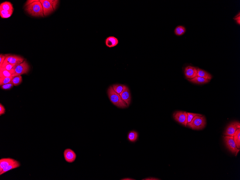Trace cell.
<instances>
[{
  "label": "cell",
  "mask_w": 240,
  "mask_h": 180,
  "mask_svg": "<svg viewBox=\"0 0 240 180\" xmlns=\"http://www.w3.org/2000/svg\"><path fill=\"white\" fill-rule=\"evenodd\" d=\"M22 81V78L21 76H15L13 77L11 83L13 84L14 86L19 85Z\"/></svg>",
  "instance_id": "cb8c5ba5"
},
{
  "label": "cell",
  "mask_w": 240,
  "mask_h": 180,
  "mask_svg": "<svg viewBox=\"0 0 240 180\" xmlns=\"http://www.w3.org/2000/svg\"><path fill=\"white\" fill-rule=\"evenodd\" d=\"M239 128H240V123L239 122H233L227 126L224 134L225 136L233 137L235 131Z\"/></svg>",
  "instance_id": "ba28073f"
},
{
  "label": "cell",
  "mask_w": 240,
  "mask_h": 180,
  "mask_svg": "<svg viewBox=\"0 0 240 180\" xmlns=\"http://www.w3.org/2000/svg\"><path fill=\"white\" fill-rule=\"evenodd\" d=\"M188 80L191 83L198 84H204V83H208L209 82H210V81L198 76H197L196 77L194 78V79H190V80L188 79Z\"/></svg>",
  "instance_id": "e0dca14e"
},
{
  "label": "cell",
  "mask_w": 240,
  "mask_h": 180,
  "mask_svg": "<svg viewBox=\"0 0 240 180\" xmlns=\"http://www.w3.org/2000/svg\"><path fill=\"white\" fill-rule=\"evenodd\" d=\"M14 11H8L0 9V15L3 18H9L12 15Z\"/></svg>",
  "instance_id": "d4e9b609"
},
{
  "label": "cell",
  "mask_w": 240,
  "mask_h": 180,
  "mask_svg": "<svg viewBox=\"0 0 240 180\" xmlns=\"http://www.w3.org/2000/svg\"><path fill=\"white\" fill-rule=\"evenodd\" d=\"M186 77L190 80L197 76V69L194 66H189L186 67L184 70Z\"/></svg>",
  "instance_id": "9c48e42d"
},
{
  "label": "cell",
  "mask_w": 240,
  "mask_h": 180,
  "mask_svg": "<svg viewBox=\"0 0 240 180\" xmlns=\"http://www.w3.org/2000/svg\"><path fill=\"white\" fill-rule=\"evenodd\" d=\"M188 115L187 124L190 123L191 120H193V118L196 116H202V115L199 114H196V113H187Z\"/></svg>",
  "instance_id": "83f0119b"
},
{
  "label": "cell",
  "mask_w": 240,
  "mask_h": 180,
  "mask_svg": "<svg viewBox=\"0 0 240 180\" xmlns=\"http://www.w3.org/2000/svg\"><path fill=\"white\" fill-rule=\"evenodd\" d=\"M142 180H160L159 179H157L155 178H153V177H149V178H147L145 179H142Z\"/></svg>",
  "instance_id": "836d02e7"
},
{
  "label": "cell",
  "mask_w": 240,
  "mask_h": 180,
  "mask_svg": "<svg viewBox=\"0 0 240 180\" xmlns=\"http://www.w3.org/2000/svg\"><path fill=\"white\" fill-rule=\"evenodd\" d=\"M233 139L237 148H240V128L238 129L234 133Z\"/></svg>",
  "instance_id": "d6986e66"
},
{
  "label": "cell",
  "mask_w": 240,
  "mask_h": 180,
  "mask_svg": "<svg viewBox=\"0 0 240 180\" xmlns=\"http://www.w3.org/2000/svg\"><path fill=\"white\" fill-rule=\"evenodd\" d=\"M23 58L15 55H10L7 56L5 61L11 64L17 65L22 63L24 61Z\"/></svg>",
  "instance_id": "7c38bea8"
},
{
  "label": "cell",
  "mask_w": 240,
  "mask_h": 180,
  "mask_svg": "<svg viewBox=\"0 0 240 180\" xmlns=\"http://www.w3.org/2000/svg\"><path fill=\"white\" fill-rule=\"evenodd\" d=\"M13 77L0 78V85L7 84L11 83Z\"/></svg>",
  "instance_id": "4316f807"
},
{
  "label": "cell",
  "mask_w": 240,
  "mask_h": 180,
  "mask_svg": "<svg viewBox=\"0 0 240 180\" xmlns=\"http://www.w3.org/2000/svg\"><path fill=\"white\" fill-rule=\"evenodd\" d=\"M206 124L205 116L197 115L195 116L191 121L187 124V126L193 130H201L205 127Z\"/></svg>",
  "instance_id": "3957f363"
},
{
  "label": "cell",
  "mask_w": 240,
  "mask_h": 180,
  "mask_svg": "<svg viewBox=\"0 0 240 180\" xmlns=\"http://www.w3.org/2000/svg\"><path fill=\"white\" fill-rule=\"evenodd\" d=\"M5 107L2 104H0V116L5 114Z\"/></svg>",
  "instance_id": "4dcf8cb0"
},
{
  "label": "cell",
  "mask_w": 240,
  "mask_h": 180,
  "mask_svg": "<svg viewBox=\"0 0 240 180\" xmlns=\"http://www.w3.org/2000/svg\"><path fill=\"white\" fill-rule=\"evenodd\" d=\"M119 42L118 40L114 36H109L105 40V44L109 48L117 46Z\"/></svg>",
  "instance_id": "4fadbf2b"
},
{
  "label": "cell",
  "mask_w": 240,
  "mask_h": 180,
  "mask_svg": "<svg viewBox=\"0 0 240 180\" xmlns=\"http://www.w3.org/2000/svg\"><path fill=\"white\" fill-rule=\"evenodd\" d=\"M138 133L136 131H132L128 133V139L131 142H135L138 138Z\"/></svg>",
  "instance_id": "ffe728a7"
},
{
  "label": "cell",
  "mask_w": 240,
  "mask_h": 180,
  "mask_svg": "<svg viewBox=\"0 0 240 180\" xmlns=\"http://www.w3.org/2000/svg\"><path fill=\"white\" fill-rule=\"evenodd\" d=\"M13 86V84L11 82V83H7V84L3 85L1 86V88L3 90H9V89L12 88Z\"/></svg>",
  "instance_id": "f1b7e54d"
},
{
  "label": "cell",
  "mask_w": 240,
  "mask_h": 180,
  "mask_svg": "<svg viewBox=\"0 0 240 180\" xmlns=\"http://www.w3.org/2000/svg\"><path fill=\"white\" fill-rule=\"evenodd\" d=\"M15 161V160L10 158H3L0 160V172Z\"/></svg>",
  "instance_id": "5bb4252c"
},
{
  "label": "cell",
  "mask_w": 240,
  "mask_h": 180,
  "mask_svg": "<svg viewBox=\"0 0 240 180\" xmlns=\"http://www.w3.org/2000/svg\"><path fill=\"white\" fill-rule=\"evenodd\" d=\"M0 9L8 11H14V8L10 2H5L1 4Z\"/></svg>",
  "instance_id": "ac0fdd59"
},
{
  "label": "cell",
  "mask_w": 240,
  "mask_h": 180,
  "mask_svg": "<svg viewBox=\"0 0 240 180\" xmlns=\"http://www.w3.org/2000/svg\"><path fill=\"white\" fill-rule=\"evenodd\" d=\"M120 95L128 107L130 104L131 97L130 92L127 86L124 85L123 90Z\"/></svg>",
  "instance_id": "8fae6325"
},
{
  "label": "cell",
  "mask_w": 240,
  "mask_h": 180,
  "mask_svg": "<svg viewBox=\"0 0 240 180\" xmlns=\"http://www.w3.org/2000/svg\"><path fill=\"white\" fill-rule=\"evenodd\" d=\"M21 164L19 161H14L12 163L10 164H9L8 167L4 168L2 170L1 172H0V175H1L2 174L5 173L7 172V171H10L11 170L14 169L16 168L19 167L20 166Z\"/></svg>",
  "instance_id": "9a60e30c"
},
{
  "label": "cell",
  "mask_w": 240,
  "mask_h": 180,
  "mask_svg": "<svg viewBox=\"0 0 240 180\" xmlns=\"http://www.w3.org/2000/svg\"><path fill=\"white\" fill-rule=\"evenodd\" d=\"M25 11L32 16H44L43 6L39 0L26 7Z\"/></svg>",
  "instance_id": "7a4b0ae2"
},
{
  "label": "cell",
  "mask_w": 240,
  "mask_h": 180,
  "mask_svg": "<svg viewBox=\"0 0 240 180\" xmlns=\"http://www.w3.org/2000/svg\"><path fill=\"white\" fill-rule=\"evenodd\" d=\"M43 6L44 16H47L57 8L59 1L57 0H40Z\"/></svg>",
  "instance_id": "277c9868"
},
{
  "label": "cell",
  "mask_w": 240,
  "mask_h": 180,
  "mask_svg": "<svg viewBox=\"0 0 240 180\" xmlns=\"http://www.w3.org/2000/svg\"><path fill=\"white\" fill-rule=\"evenodd\" d=\"M7 56L6 55H3L2 54L0 55V66H2Z\"/></svg>",
  "instance_id": "f546056e"
},
{
  "label": "cell",
  "mask_w": 240,
  "mask_h": 180,
  "mask_svg": "<svg viewBox=\"0 0 240 180\" xmlns=\"http://www.w3.org/2000/svg\"><path fill=\"white\" fill-rule=\"evenodd\" d=\"M223 137L224 143L227 148L233 154L236 156L239 152L240 149L237 148L234 141L233 137L225 136Z\"/></svg>",
  "instance_id": "8992f818"
},
{
  "label": "cell",
  "mask_w": 240,
  "mask_h": 180,
  "mask_svg": "<svg viewBox=\"0 0 240 180\" xmlns=\"http://www.w3.org/2000/svg\"><path fill=\"white\" fill-rule=\"evenodd\" d=\"M64 156L65 161L69 163L74 162L77 156L74 152L70 148L66 149L64 150Z\"/></svg>",
  "instance_id": "30bf717a"
},
{
  "label": "cell",
  "mask_w": 240,
  "mask_h": 180,
  "mask_svg": "<svg viewBox=\"0 0 240 180\" xmlns=\"http://www.w3.org/2000/svg\"><path fill=\"white\" fill-rule=\"evenodd\" d=\"M173 118L178 122L183 125L187 126L188 115L185 111H177L174 113Z\"/></svg>",
  "instance_id": "52a82bcc"
},
{
  "label": "cell",
  "mask_w": 240,
  "mask_h": 180,
  "mask_svg": "<svg viewBox=\"0 0 240 180\" xmlns=\"http://www.w3.org/2000/svg\"><path fill=\"white\" fill-rule=\"evenodd\" d=\"M186 30V28L184 26L181 25L178 26L175 28L174 33L177 36H182L185 33Z\"/></svg>",
  "instance_id": "44dd1931"
},
{
  "label": "cell",
  "mask_w": 240,
  "mask_h": 180,
  "mask_svg": "<svg viewBox=\"0 0 240 180\" xmlns=\"http://www.w3.org/2000/svg\"><path fill=\"white\" fill-rule=\"evenodd\" d=\"M13 73V69L11 71L0 70V78L13 77L12 75Z\"/></svg>",
  "instance_id": "7402d4cb"
},
{
  "label": "cell",
  "mask_w": 240,
  "mask_h": 180,
  "mask_svg": "<svg viewBox=\"0 0 240 180\" xmlns=\"http://www.w3.org/2000/svg\"><path fill=\"white\" fill-rule=\"evenodd\" d=\"M121 180H134L135 179H133L130 178H125L123 179H122Z\"/></svg>",
  "instance_id": "e575fe53"
},
{
  "label": "cell",
  "mask_w": 240,
  "mask_h": 180,
  "mask_svg": "<svg viewBox=\"0 0 240 180\" xmlns=\"http://www.w3.org/2000/svg\"><path fill=\"white\" fill-rule=\"evenodd\" d=\"M37 1V0H29L27 1L26 4H25V6H27V5H30V4L33 3Z\"/></svg>",
  "instance_id": "1f68e13d"
},
{
  "label": "cell",
  "mask_w": 240,
  "mask_h": 180,
  "mask_svg": "<svg viewBox=\"0 0 240 180\" xmlns=\"http://www.w3.org/2000/svg\"><path fill=\"white\" fill-rule=\"evenodd\" d=\"M107 93L110 100L114 105L121 108H125L128 107L126 103L122 100L120 95L114 91L112 86H110Z\"/></svg>",
  "instance_id": "6da1fadb"
},
{
  "label": "cell",
  "mask_w": 240,
  "mask_h": 180,
  "mask_svg": "<svg viewBox=\"0 0 240 180\" xmlns=\"http://www.w3.org/2000/svg\"><path fill=\"white\" fill-rule=\"evenodd\" d=\"M112 87L114 91L120 95L123 90L124 85L121 84H115L113 85Z\"/></svg>",
  "instance_id": "484cf974"
},
{
  "label": "cell",
  "mask_w": 240,
  "mask_h": 180,
  "mask_svg": "<svg viewBox=\"0 0 240 180\" xmlns=\"http://www.w3.org/2000/svg\"><path fill=\"white\" fill-rule=\"evenodd\" d=\"M15 66L16 65L11 64L5 61L2 66H0V70L11 71L13 69Z\"/></svg>",
  "instance_id": "603a6c76"
},
{
  "label": "cell",
  "mask_w": 240,
  "mask_h": 180,
  "mask_svg": "<svg viewBox=\"0 0 240 180\" xmlns=\"http://www.w3.org/2000/svg\"><path fill=\"white\" fill-rule=\"evenodd\" d=\"M14 73L13 77L15 76H21L27 74L29 70V66L26 61H24L22 63L16 65L13 69Z\"/></svg>",
  "instance_id": "5b68a950"
},
{
  "label": "cell",
  "mask_w": 240,
  "mask_h": 180,
  "mask_svg": "<svg viewBox=\"0 0 240 180\" xmlns=\"http://www.w3.org/2000/svg\"><path fill=\"white\" fill-rule=\"evenodd\" d=\"M197 76L203 78L209 81L211 80L213 78L212 75L208 72L200 69H197Z\"/></svg>",
  "instance_id": "2e32d148"
},
{
  "label": "cell",
  "mask_w": 240,
  "mask_h": 180,
  "mask_svg": "<svg viewBox=\"0 0 240 180\" xmlns=\"http://www.w3.org/2000/svg\"><path fill=\"white\" fill-rule=\"evenodd\" d=\"M237 16H236L235 18H234V19L236 21H237V24H239L240 25V13L239 14V15H237Z\"/></svg>",
  "instance_id": "d6a6232c"
}]
</instances>
